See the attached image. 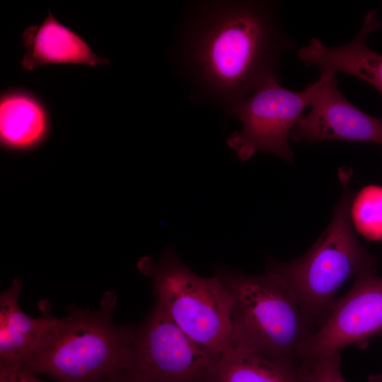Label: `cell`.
<instances>
[{
    "label": "cell",
    "mask_w": 382,
    "mask_h": 382,
    "mask_svg": "<svg viewBox=\"0 0 382 382\" xmlns=\"http://www.w3.org/2000/svg\"><path fill=\"white\" fill-rule=\"evenodd\" d=\"M184 46V59L197 96L227 114L267 79L277 76L284 54L294 47L276 4L217 1L202 4Z\"/></svg>",
    "instance_id": "cell-1"
},
{
    "label": "cell",
    "mask_w": 382,
    "mask_h": 382,
    "mask_svg": "<svg viewBox=\"0 0 382 382\" xmlns=\"http://www.w3.org/2000/svg\"><path fill=\"white\" fill-rule=\"evenodd\" d=\"M117 295L96 310L74 308L48 328L24 364L54 382H96L127 370L135 328L113 320Z\"/></svg>",
    "instance_id": "cell-2"
},
{
    "label": "cell",
    "mask_w": 382,
    "mask_h": 382,
    "mask_svg": "<svg viewBox=\"0 0 382 382\" xmlns=\"http://www.w3.org/2000/svg\"><path fill=\"white\" fill-rule=\"evenodd\" d=\"M214 272L233 299L231 349L294 362L310 323L286 286L267 271L249 274L218 266Z\"/></svg>",
    "instance_id": "cell-3"
},
{
    "label": "cell",
    "mask_w": 382,
    "mask_h": 382,
    "mask_svg": "<svg viewBox=\"0 0 382 382\" xmlns=\"http://www.w3.org/2000/svg\"><path fill=\"white\" fill-rule=\"evenodd\" d=\"M351 175L348 168L339 170L342 198L329 226L309 250L287 263H267V272L290 291L309 323L330 311L337 291L349 277L374 270L375 260L359 242L350 220Z\"/></svg>",
    "instance_id": "cell-4"
},
{
    "label": "cell",
    "mask_w": 382,
    "mask_h": 382,
    "mask_svg": "<svg viewBox=\"0 0 382 382\" xmlns=\"http://www.w3.org/2000/svg\"><path fill=\"white\" fill-rule=\"evenodd\" d=\"M137 266L151 280L156 303L198 345L219 357L231 349L233 299L217 277L198 275L172 248Z\"/></svg>",
    "instance_id": "cell-5"
},
{
    "label": "cell",
    "mask_w": 382,
    "mask_h": 382,
    "mask_svg": "<svg viewBox=\"0 0 382 382\" xmlns=\"http://www.w3.org/2000/svg\"><path fill=\"white\" fill-rule=\"evenodd\" d=\"M221 359L198 345L156 303L135 328L127 371L138 382H214Z\"/></svg>",
    "instance_id": "cell-6"
},
{
    "label": "cell",
    "mask_w": 382,
    "mask_h": 382,
    "mask_svg": "<svg viewBox=\"0 0 382 382\" xmlns=\"http://www.w3.org/2000/svg\"><path fill=\"white\" fill-rule=\"evenodd\" d=\"M316 88V81L294 91L282 86L277 76L267 79L228 113L242 125L229 136L228 146L242 161L261 151L291 162L290 133L310 105Z\"/></svg>",
    "instance_id": "cell-7"
},
{
    "label": "cell",
    "mask_w": 382,
    "mask_h": 382,
    "mask_svg": "<svg viewBox=\"0 0 382 382\" xmlns=\"http://www.w3.org/2000/svg\"><path fill=\"white\" fill-rule=\"evenodd\" d=\"M381 333L382 277L374 270L364 272L333 303L325 321L301 345L298 355L304 361L314 360Z\"/></svg>",
    "instance_id": "cell-8"
},
{
    "label": "cell",
    "mask_w": 382,
    "mask_h": 382,
    "mask_svg": "<svg viewBox=\"0 0 382 382\" xmlns=\"http://www.w3.org/2000/svg\"><path fill=\"white\" fill-rule=\"evenodd\" d=\"M310 105V111L292 129V140L310 144L341 140L382 145V118L369 115L349 102L339 90L335 74H320Z\"/></svg>",
    "instance_id": "cell-9"
},
{
    "label": "cell",
    "mask_w": 382,
    "mask_h": 382,
    "mask_svg": "<svg viewBox=\"0 0 382 382\" xmlns=\"http://www.w3.org/2000/svg\"><path fill=\"white\" fill-rule=\"evenodd\" d=\"M381 24L376 12L369 11L361 28L351 42L339 47L325 46L313 37L297 51L298 58L307 66H316L320 74L343 72L357 77L374 86L382 96V54L376 52L366 44L367 37Z\"/></svg>",
    "instance_id": "cell-10"
},
{
    "label": "cell",
    "mask_w": 382,
    "mask_h": 382,
    "mask_svg": "<svg viewBox=\"0 0 382 382\" xmlns=\"http://www.w3.org/2000/svg\"><path fill=\"white\" fill-rule=\"evenodd\" d=\"M25 52L21 61L25 70L56 63L108 64L97 56L77 33L59 23L49 11L42 23L28 27L22 35Z\"/></svg>",
    "instance_id": "cell-11"
},
{
    "label": "cell",
    "mask_w": 382,
    "mask_h": 382,
    "mask_svg": "<svg viewBox=\"0 0 382 382\" xmlns=\"http://www.w3.org/2000/svg\"><path fill=\"white\" fill-rule=\"evenodd\" d=\"M22 286L21 279L15 278L0 294V363L24 364L46 330L58 320L44 301L40 316L27 315L18 303Z\"/></svg>",
    "instance_id": "cell-12"
},
{
    "label": "cell",
    "mask_w": 382,
    "mask_h": 382,
    "mask_svg": "<svg viewBox=\"0 0 382 382\" xmlns=\"http://www.w3.org/2000/svg\"><path fill=\"white\" fill-rule=\"evenodd\" d=\"M214 382H306L305 366L231 349L221 357Z\"/></svg>",
    "instance_id": "cell-13"
},
{
    "label": "cell",
    "mask_w": 382,
    "mask_h": 382,
    "mask_svg": "<svg viewBox=\"0 0 382 382\" xmlns=\"http://www.w3.org/2000/svg\"><path fill=\"white\" fill-rule=\"evenodd\" d=\"M47 117L42 105L24 93L4 96L0 103V134L4 144L15 147L30 146L42 139Z\"/></svg>",
    "instance_id": "cell-14"
},
{
    "label": "cell",
    "mask_w": 382,
    "mask_h": 382,
    "mask_svg": "<svg viewBox=\"0 0 382 382\" xmlns=\"http://www.w3.org/2000/svg\"><path fill=\"white\" fill-rule=\"evenodd\" d=\"M349 216L359 234L369 241H382V186L367 185L354 195Z\"/></svg>",
    "instance_id": "cell-15"
},
{
    "label": "cell",
    "mask_w": 382,
    "mask_h": 382,
    "mask_svg": "<svg viewBox=\"0 0 382 382\" xmlns=\"http://www.w3.org/2000/svg\"><path fill=\"white\" fill-rule=\"evenodd\" d=\"M340 364L339 353L306 361V382H345Z\"/></svg>",
    "instance_id": "cell-16"
},
{
    "label": "cell",
    "mask_w": 382,
    "mask_h": 382,
    "mask_svg": "<svg viewBox=\"0 0 382 382\" xmlns=\"http://www.w3.org/2000/svg\"><path fill=\"white\" fill-rule=\"evenodd\" d=\"M0 382H48L23 364L0 363Z\"/></svg>",
    "instance_id": "cell-17"
},
{
    "label": "cell",
    "mask_w": 382,
    "mask_h": 382,
    "mask_svg": "<svg viewBox=\"0 0 382 382\" xmlns=\"http://www.w3.org/2000/svg\"><path fill=\"white\" fill-rule=\"evenodd\" d=\"M96 382H138L137 380L127 371H123L115 375L102 378Z\"/></svg>",
    "instance_id": "cell-18"
},
{
    "label": "cell",
    "mask_w": 382,
    "mask_h": 382,
    "mask_svg": "<svg viewBox=\"0 0 382 382\" xmlns=\"http://www.w3.org/2000/svg\"><path fill=\"white\" fill-rule=\"evenodd\" d=\"M367 382H382V374L370 376Z\"/></svg>",
    "instance_id": "cell-19"
}]
</instances>
